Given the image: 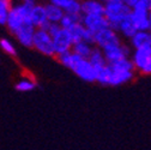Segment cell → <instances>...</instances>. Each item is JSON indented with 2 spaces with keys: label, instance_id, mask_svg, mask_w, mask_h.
I'll use <instances>...</instances> for the list:
<instances>
[{
  "label": "cell",
  "instance_id": "cell-30",
  "mask_svg": "<svg viewBox=\"0 0 151 150\" xmlns=\"http://www.w3.org/2000/svg\"><path fill=\"white\" fill-rule=\"evenodd\" d=\"M22 3H27V4H31V5H36L40 4V0H19Z\"/></svg>",
  "mask_w": 151,
  "mask_h": 150
},
{
  "label": "cell",
  "instance_id": "cell-17",
  "mask_svg": "<svg viewBox=\"0 0 151 150\" xmlns=\"http://www.w3.org/2000/svg\"><path fill=\"white\" fill-rule=\"evenodd\" d=\"M88 59H89V61L91 63V65L93 66V69H95V70L102 69V67H104L107 65V61H106V58L103 55L102 49H100L97 47L92 49L90 57Z\"/></svg>",
  "mask_w": 151,
  "mask_h": 150
},
{
  "label": "cell",
  "instance_id": "cell-23",
  "mask_svg": "<svg viewBox=\"0 0 151 150\" xmlns=\"http://www.w3.org/2000/svg\"><path fill=\"white\" fill-rule=\"evenodd\" d=\"M110 65H113L118 70H124V71H134L136 70L133 61H132V59H129V58H125V59H122L115 64H110Z\"/></svg>",
  "mask_w": 151,
  "mask_h": 150
},
{
  "label": "cell",
  "instance_id": "cell-5",
  "mask_svg": "<svg viewBox=\"0 0 151 150\" xmlns=\"http://www.w3.org/2000/svg\"><path fill=\"white\" fill-rule=\"evenodd\" d=\"M131 17L137 28V31H150L151 24L149 21V10L139 1L131 10Z\"/></svg>",
  "mask_w": 151,
  "mask_h": 150
},
{
  "label": "cell",
  "instance_id": "cell-18",
  "mask_svg": "<svg viewBox=\"0 0 151 150\" xmlns=\"http://www.w3.org/2000/svg\"><path fill=\"white\" fill-rule=\"evenodd\" d=\"M92 49H93V47L91 45L84 42V41L73 43V47H72V52L74 54H77V55H79L81 58H85V59H88L90 57Z\"/></svg>",
  "mask_w": 151,
  "mask_h": 150
},
{
  "label": "cell",
  "instance_id": "cell-16",
  "mask_svg": "<svg viewBox=\"0 0 151 150\" xmlns=\"http://www.w3.org/2000/svg\"><path fill=\"white\" fill-rule=\"evenodd\" d=\"M46 7V13H47V21L49 23H56V24H59L60 21L63 19V17L65 14L64 10H61L60 7L58 6H55L53 4H46L45 5Z\"/></svg>",
  "mask_w": 151,
  "mask_h": 150
},
{
  "label": "cell",
  "instance_id": "cell-14",
  "mask_svg": "<svg viewBox=\"0 0 151 150\" xmlns=\"http://www.w3.org/2000/svg\"><path fill=\"white\" fill-rule=\"evenodd\" d=\"M116 31L121 32L125 37H127V39H129V40L134 36V34L137 32V28H136V25L133 23L132 17H131V13L120 22V24L118 25Z\"/></svg>",
  "mask_w": 151,
  "mask_h": 150
},
{
  "label": "cell",
  "instance_id": "cell-24",
  "mask_svg": "<svg viewBox=\"0 0 151 150\" xmlns=\"http://www.w3.org/2000/svg\"><path fill=\"white\" fill-rule=\"evenodd\" d=\"M0 48H1L3 52H5L9 55H12V57H16L17 55L16 48L9 39H0Z\"/></svg>",
  "mask_w": 151,
  "mask_h": 150
},
{
  "label": "cell",
  "instance_id": "cell-8",
  "mask_svg": "<svg viewBox=\"0 0 151 150\" xmlns=\"http://www.w3.org/2000/svg\"><path fill=\"white\" fill-rule=\"evenodd\" d=\"M102 52H103L107 64H115V63L129 57V48L124 45L109 46V47L102 49Z\"/></svg>",
  "mask_w": 151,
  "mask_h": 150
},
{
  "label": "cell",
  "instance_id": "cell-10",
  "mask_svg": "<svg viewBox=\"0 0 151 150\" xmlns=\"http://www.w3.org/2000/svg\"><path fill=\"white\" fill-rule=\"evenodd\" d=\"M36 28L31 24H24L19 30L14 34V37L17 41L24 47H32L34 42V36H35Z\"/></svg>",
  "mask_w": 151,
  "mask_h": 150
},
{
  "label": "cell",
  "instance_id": "cell-29",
  "mask_svg": "<svg viewBox=\"0 0 151 150\" xmlns=\"http://www.w3.org/2000/svg\"><path fill=\"white\" fill-rule=\"evenodd\" d=\"M139 1H140V3H142L149 11L151 10V0H139Z\"/></svg>",
  "mask_w": 151,
  "mask_h": 150
},
{
  "label": "cell",
  "instance_id": "cell-34",
  "mask_svg": "<svg viewBox=\"0 0 151 150\" xmlns=\"http://www.w3.org/2000/svg\"><path fill=\"white\" fill-rule=\"evenodd\" d=\"M150 34H151V31H150Z\"/></svg>",
  "mask_w": 151,
  "mask_h": 150
},
{
  "label": "cell",
  "instance_id": "cell-4",
  "mask_svg": "<svg viewBox=\"0 0 151 150\" xmlns=\"http://www.w3.org/2000/svg\"><path fill=\"white\" fill-rule=\"evenodd\" d=\"M32 48L47 57H55V50L53 45V37L43 29H36Z\"/></svg>",
  "mask_w": 151,
  "mask_h": 150
},
{
  "label": "cell",
  "instance_id": "cell-9",
  "mask_svg": "<svg viewBox=\"0 0 151 150\" xmlns=\"http://www.w3.org/2000/svg\"><path fill=\"white\" fill-rule=\"evenodd\" d=\"M82 24L85 27V29H88L93 34H97L101 30L110 28L104 16H83Z\"/></svg>",
  "mask_w": 151,
  "mask_h": 150
},
{
  "label": "cell",
  "instance_id": "cell-31",
  "mask_svg": "<svg viewBox=\"0 0 151 150\" xmlns=\"http://www.w3.org/2000/svg\"><path fill=\"white\" fill-rule=\"evenodd\" d=\"M149 21H150V24H151V10L149 11Z\"/></svg>",
  "mask_w": 151,
  "mask_h": 150
},
{
  "label": "cell",
  "instance_id": "cell-2",
  "mask_svg": "<svg viewBox=\"0 0 151 150\" xmlns=\"http://www.w3.org/2000/svg\"><path fill=\"white\" fill-rule=\"evenodd\" d=\"M32 6L34 5H31V4H27V3H22V1L12 5V9L10 11V14L7 17V22H6V27L11 34L14 35L24 24H31L30 16H31Z\"/></svg>",
  "mask_w": 151,
  "mask_h": 150
},
{
  "label": "cell",
  "instance_id": "cell-6",
  "mask_svg": "<svg viewBox=\"0 0 151 150\" xmlns=\"http://www.w3.org/2000/svg\"><path fill=\"white\" fill-rule=\"evenodd\" d=\"M53 45H54V50H55V57L59 54L71 52L73 47V41L71 39L68 30L61 28L53 36Z\"/></svg>",
  "mask_w": 151,
  "mask_h": 150
},
{
  "label": "cell",
  "instance_id": "cell-7",
  "mask_svg": "<svg viewBox=\"0 0 151 150\" xmlns=\"http://www.w3.org/2000/svg\"><path fill=\"white\" fill-rule=\"evenodd\" d=\"M95 45L100 49H104L109 46H115V45H121L120 37L116 32V30L107 28L104 30L99 31L95 34Z\"/></svg>",
  "mask_w": 151,
  "mask_h": 150
},
{
  "label": "cell",
  "instance_id": "cell-32",
  "mask_svg": "<svg viewBox=\"0 0 151 150\" xmlns=\"http://www.w3.org/2000/svg\"><path fill=\"white\" fill-rule=\"evenodd\" d=\"M9 1H13V0H9Z\"/></svg>",
  "mask_w": 151,
  "mask_h": 150
},
{
  "label": "cell",
  "instance_id": "cell-1",
  "mask_svg": "<svg viewBox=\"0 0 151 150\" xmlns=\"http://www.w3.org/2000/svg\"><path fill=\"white\" fill-rule=\"evenodd\" d=\"M56 59L61 65L73 71L81 79L85 82H96V71L89 59L81 58L72 50L56 55Z\"/></svg>",
  "mask_w": 151,
  "mask_h": 150
},
{
  "label": "cell",
  "instance_id": "cell-28",
  "mask_svg": "<svg viewBox=\"0 0 151 150\" xmlns=\"http://www.w3.org/2000/svg\"><path fill=\"white\" fill-rule=\"evenodd\" d=\"M122 1H124V4L128 7V9H133L138 3H139V0H122Z\"/></svg>",
  "mask_w": 151,
  "mask_h": 150
},
{
  "label": "cell",
  "instance_id": "cell-26",
  "mask_svg": "<svg viewBox=\"0 0 151 150\" xmlns=\"http://www.w3.org/2000/svg\"><path fill=\"white\" fill-rule=\"evenodd\" d=\"M41 29L46 30V31H47V32L53 37V36H54L56 32H58L61 28H60V25H59V24H56V23H49V22H47V23H46Z\"/></svg>",
  "mask_w": 151,
  "mask_h": 150
},
{
  "label": "cell",
  "instance_id": "cell-22",
  "mask_svg": "<svg viewBox=\"0 0 151 150\" xmlns=\"http://www.w3.org/2000/svg\"><path fill=\"white\" fill-rule=\"evenodd\" d=\"M36 88V83L30 78H22L16 83V90L19 92H28Z\"/></svg>",
  "mask_w": 151,
  "mask_h": 150
},
{
  "label": "cell",
  "instance_id": "cell-3",
  "mask_svg": "<svg viewBox=\"0 0 151 150\" xmlns=\"http://www.w3.org/2000/svg\"><path fill=\"white\" fill-rule=\"evenodd\" d=\"M131 13V9H128L122 0H106L104 3V17L109 23L111 29L116 30L120 22Z\"/></svg>",
  "mask_w": 151,
  "mask_h": 150
},
{
  "label": "cell",
  "instance_id": "cell-15",
  "mask_svg": "<svg viewBox=\"0 0 151 150\" xmlns=\"http://www.w3.org/2000/svg\"><path fill=\"white\" fill-rule=\"evenodd\" d=\"M131 43L134 49L151 46V34L150 31H137L131 39Z\"/></svg>",
  "mask_w": 151,
  "mask_h": 150
},
{
  "label": "cell",
  "instance_id": "cell-20",
  "mask_svg": "<svg viewBox=\"0 0 151 150\" xmlns=\"http://www.w3.org/2000/svg\"><path fill=\"white\" fill-rule=\"evenodd\" d=\"M85 31H86V29H85V27L82 23H77L76 25H73L71 29H68V32L71 35V39H72L73 43H77V42L83 41V37H84Z\"/></svg>",
  "mask_w": 151,
  "mask_h": 150
},
{
  "label": "cell",
  "instance_id": "cell-21",
  "mask_svg": "<svg viewBox=\"0 0 151 150\" xmlns=\"http://www.w3.org/2000/svg\"><path fill=\"white\" fill-rule=\"evenodd\" d=\"M13 1L9 0H0V25H6L7 17L12 9Z\"/></svg>",
  "mask_w": 151,
  "mask_h": 150
},
{
  "label": "cell",
  "instance_id": "cell-19",
  "mask_svg": "<svg viewBox=\"0 0 151 150\" xmlns=\"http://www.w3.org/2000/svg\"><path fill=\"white\" fill-rule=\"evenodd\" d=\"M82 14H70V13H65L64 17H63V19L60 21L59 25L60 28L63 29H71L73 25H76L77 23H82Z\"/></svg>",
  "mask_w": 151,
  "mask_h": 150
},
{
  "label": "cell",
  "instance_id": "cell-25",
  "mask_svg": "<svg viewBox=\"0 0 151 150\" xmlns=\"http://www.w3.org/2000/svg\"><path fill=\"white\" fill-rule=\"evenodd\" d=\"M76 1V0H48L49 4H53L55 6L60 7L61 10H64V12H66L68 10V7Z\"/></svg>",
  "mask_w": 151,
  "mask_h": 150
},
{
  "label": "cell",
  "instance_id": "cell-33",
  "mask_svg": "<svg viewBox=\"0 0 151 150\" xmlns=\"http://www.w3.org/2000/svg\"><path fill=\"white\" fill-rule=\"evenodd\" d=\"M100 1H101V0H100ZM104 1H106V0H104Z\"/></svg>",
  "mask_w": 151,
  "mask_h": 150
},
{
  "label": "cell",
  "instance_id": "cell-12",
  "mask_svg": "<svg viewBox=\"0 0 151 150\" xmlns=\"http://www.w3.org/2000/svg\"><path fill=\"white\" fill-rule=\"evenodd\" d=\"M47 22L48 21H47V13H46L45 5L42 4L34 5L31 10V16H30V23L36 29H41Z\"/></svg>",
  "mask_w": 151,
  "mask_h": 150
},
{
  "label": "cell",
  "instance_id": "cell-11",
  "mask_svg": "<svg viewBox=\"0 0 151 150\" xmlns=\"http://www.w3.org/2000/svg\"><path fill=\"white\" fill-rule=\"evenodd\" d=\"M82 16H104V4L100 0H83Z\"/></svg>",
  "mask_w": 151,
  "mask_h": 150
},
{
  "label": "cell",
  "instance_id": "cell-13",
  "mask_svg": "<svg viewBox=\"0 0 151 150\" xmlns=\"http://www.w3.org/2000/svg\"><path fill=\"white\" fill-rule=\"evenodd\" d=\"M150 57H151V46L136 49L133 55H132V61L134 64L136 70H138L140 72V70L145 66V64Z\"/></svg>",
  "mask_w": 151,
  "mask_h": 150
},
{
  "label": "cell",
  "instance_id": "cell-27",
  "mask_svg": "<svg viewBox=\"0 0 151 150\" xmlns=\"http://www.w3.org/2000/svg\"><path fill=\"white\" fill-rule=\"evenodd\" d=\"M140 72H142L143 74H151V57H150L149 60L146 61L145 66L140 70Z\"/></svg>",
  "mask_w": 151,
  "mask_h": 150
}]
</instances>
